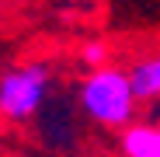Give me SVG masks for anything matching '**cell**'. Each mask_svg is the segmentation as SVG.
Returning a JSON list of instances; mask_svg holds the SVG:
<instances>
[{
    "label": "cell",
    "instance_id": "obj_3",
    "mask_svg": "<svg viewBox=\"0 0 160 157\" xmlns=\"http://www.w3.org/2000/svg\"><path fill=\"white\" fill-rule=\"evenodd\" d=\"M118 154L122 157H160V122L132 119L118 129Z\"/></svg>",
    "mask_w": 160,
    "mask_h": 157
},
{
    "label": "cell",
    "instance_id": "obj_2",
    "mask_svg": "<svg viewBox=\"0 0 160 157\" xmlns=\"http://www.w3.org/2000/svg\"><path fill=\"white\" fill-rule=\"evenodd\" d=\"M49 98V66L45 63H21L0 70V119L4 122H28L42 112Z\"/></svg>",
    "mask_w": 160,
    "mask_h": 157
},
{
    "label": "cell",
    "instance_id": "obj_5",
    "mask_svg": "<svg viewBox=\"0 0 160 157\" xmlns=\"http://www.w3.org/2000/svg\"><path fill=\"white\" fill-rule=\"evenodd\" d=\"M80 60H84V66H87V70L104 66V63H112V49L104 45V42H87L84 49H80Z\"/></svg>",
    "mask_w": 160,
    "mask_h": 157
},
{
    "label": "cell",
    "instance_id": "obj_4",
    "mask_svg": "<svg viewBox=\"0 0 160 157\" xmlns=\"http://www.w3.org/2000/svg\"><path fill=\"white\" fill-rule=\"evenodd\" d=\"M129 81H132V91H136L139 105L157 101L160 98V52L136 60V63L129 66Z\"/></svg>",
    "mask_w": 160,
    "mask_h": 157
},
{
    "label": "cell",
    "instance_id": "obj_1",
    "mask_svg": "<svg viewBox=\"0 0 160 157\" xmlns=\"http://www.w3.org/2000/svg\"><path fill=\"white\" fill-rule=\"evenodd\" d=\"M77 101H80V112H84L94 126H101V129H122L139 112V98L132 91L129 70L112 66V63L94 66L84 81H80Z\"/></svg>",
    "mask_w": 160,
    "mask_h": 157
}]
</instances>
